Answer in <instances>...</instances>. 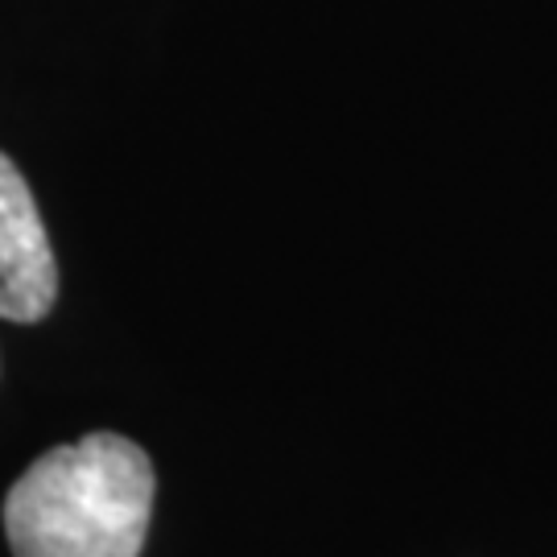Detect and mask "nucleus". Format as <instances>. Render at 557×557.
<instances>
[{
  "label": "nucleus",
  "instance_id": "nucleus-1",
  "mask_svg": "<svg viewBox=\"0 0 557 557\" xmlns=\"http://www.w3.org/2000/svg\"><path fill=\"white\" fill-rule=\"evenodd\" d=\"M153 462L124 434L46 450L4 496L13 557H140L153 517Z\"/></svg>",
  "mask_w": 557,
  "mask_h": 557
},
{
  "label": "nucleus",
  "instance_id": "nucleus-2",
  "mask_svg": "<svg viewBox=\"0 0 557 557\" xmlns=\"http://www.w3.org/2000/svg\"><path fill=\"white\" fill-rule=\"evenodd\" d=\"M59 298V264L21 170L0 153V319L38 322Z\"/></svg>",
  "mask_w": 557,
  "mask_h": 557
}]
</instances>
